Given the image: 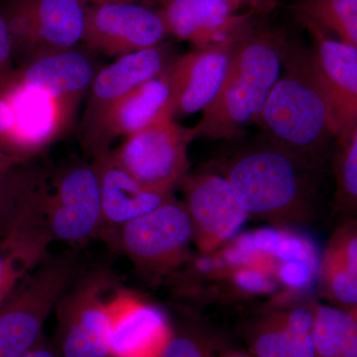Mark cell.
Instances as JSON below:
<instances>
[{
  "label": "cell",
  "mask_w": 357,
  "mask_h": 357,
  "mask_svg": "<svg viewBox=\"0 0 357 357\" xmlns=\"http://www.w3.org/2000/svg\"><path fill=\"white\" fill-rule=\"evenodd\" d=\"M44 215L53 241L81 244L100 234L102 201L93 164H70L49 176Z\"/></svg>",
  "instance_id": "cell-9"
},
{
  "label": "cell",
  "mask_w": 357,
  "mask_h": 357,
  "mask_svg": "<svg viewBox=\"0 0 357 357\" xmlns=\"http://www.w3.org/2000/svg\"><path fill=\"white\" fill-rule=\"evenodd\" d=\"M91 2V4L114 3V2H134L135 0H83Z\"/></svg>",
  "instance_id": "cell-34"
},
{
  "label": "cell",
  "mask_w": 357,
  "mask_h": 357,
  "mask_svg": "<svg viewBox=\"0 0 357 357\" xmlns=\"http://www.w3.org/2000/svg\"><path fill=\"white\" fill-rule=\"evenodd\" d=\"M245 337L255 357H314L312 303L262 312L246 326Z\"/></svg>",
  "instance_id": "cell-18"
},
{
  "label": "cell",
  "mask_w": 357,
  "mask_h": 357,
  "mask_svg": "<svg viewBox=\"0 0 357 357\" xmlns=\"http://www.w3.org/2000/svg\"><path fill=\"white\" fill-rule=\"evenodd\" d=\"M2 98L13 110V126L0 145L24 158L64 133L77 105L43 89L20 83H14Z\"/></svg>",
  "instance_id": "cell-13"
},
{
  "label": "cell",
  "mask_w": 357,
  "mask_h": 357,
  "mask_svg": "<svg viewBox=\"0 0 357 357\" xmlns=\"http://www.w3.org/2000/svg\"><path fill=\"white\" fill-rule=\"evenodd\" d=\"M105 237L150 279L168 278L192 256L191 220L174 197Z\"/></svg>",
  "instance_id": "cell-5"
},
{
  "label": "cell",
  "mask_w": 357,
  "mask_h": 357,
  "mask_svg": "<svg viewBox=\"0 0 357 357\" xmlns=\"http://www.w3.org/2000/svg\"><path fill=\"white\" fill-rule=\"evenodd\" d=\"M218 0H162L170 35L194 49L236 43L255 24L253 13Z\"/></svg>",
  "instance_id": "cell-16"
},
{
  "label": "cell",
  "mask_w": 357,
  "mask_h": 357,
  "mask_svg": "<svg viewBox=\"0 0 357 357\" xmlns=\"http://www.w3.org/2000/svg\"><path fill=\"white\" fill-rule=\"evenodd\" d=\"M26 160L27 158L20 156V155L0 150V195H1L2 190L6 184L7 178L10 176L14 168L22 162L26 161Z\"/></svg>",
  "instance_id": "cell-29"
},
{
  "label": "cell",
  "mask_w": 357,
  "mask_h": 357,
  "mask_svg": "<svg viewBox=\"0 0 357 357\" xmlns=\"http://www.w3.org/2000/svg\"><path fill=\"white\" fill-rule=\"evenodd\" d=\"M256 124L270 139L323 172L337 135L311 48L300 40L289 37L280 76Z\"/></svg>",
  "instance_id": "cell-2"
},
{
  "label": "cell",
  "mask_w": 357,
  "mask_h": 357,
  "mask_svg": "<svg viewBox=\"0 0 357 357\" xmlns=\"http://www.w3.org/2000/svg\"><path fill=\"white\" fill-rule=\"evenodd\" d=\"M95 76L91 61L82 52L72 49L42 56L21 66L14 83L43 89L77 105Z\"/></svg>",
  "instance_id": "cell-22"
},
{
  "label": "cell",
  "mask_w": 357,
  "mask_h": 357,
  "mask_svg": "<svg viewBox=\"0 0 357 357\" xmlns=\"http://www.w3.org/2000/svg\"><path fill=\"white\" fill-rule=\"evenodd\" d=\"M13 38L6 18L0 13V96L4 95L15 82Z\"/></svg>",
  "instance_id": "cell-28"
},
{
  "label": "cell",
  "mask_w": 357,
  "mask_h": 357,
  "mask_svg": "<svg viewBox=\"0 0 357 357\" xmlns=\"http://www.w3.org/2000/svg\"><path fill=\"white\" fill-rule=\"evenodd\" d=\"M170 35L160 10L134 2L86 6L83 43L109 57L153 48Z\"/></svg>",
  "instance_id": "cell-11"
},
{
  "label": "cell",
  "mask_w": 357,
  "mask_h": 357,
  "mask_svg": "<svg viewBox=\"0 0 357 357\" xmlns=\"http://www.w3.org/2000/svg\"><path fill=\"white\" fill-rule=\"evenodd\" d=\"M109 357H160L173 328L158 307L128 289L116 288L107 300Z\"/></svg>",
  "instance_id": "cell-15"
},
{
  "label": "cell",
  "mask_w": 357,
  "mask_h": 357,
  "mask_svg": "<svg viewBox=\"0 0 357 357\" xmlns=\"http://www.w3.org/2000/svg\"><path fill=\"white\" fill-rule=\"evenodd\" d=\"M2 15L13 38L14 56H23V65L72 50L83 41L86 18L83 0H14Z\"/></svg>",
  "instance_id": "cell-8"
},
{
  "label": "cell",
  "mask_w": 357,
  "mask_h": 357,
  "mask_svg": "<svg viewBox=\"0 0 357 357\" xmlns=\"http://www.w3.org/2000/svg\"><path fill=\"white\" fill-rule=\"evenodd\" d=\"M236 6L237 8H248L251 13H269L277 6V0H218Z\"/></svg>",
  "instance_id": "cell-30"
},
{
  "label": "cell",
  "mask_w": 357,
  "mask_h": 357,
  "mask_svg": "<svg viewBox=\"0 0 357 357\" xmlns=\"http://www.w3.org/2000/svg\"><path fill=\"white\" fill-rule=\"evenodd\" d=\"M93 165L100 183L105 236L173 197L140 184L117 163L112 149L96 156Z\"/></svg>",
  "instance_id": "cell-20"
},
{
  "label": "cell",
  "mask_w": 357,
  "mask_h": 357,
  "mask_svg": "<svg viewBox=\"0 0 357 357\" xmlns=\"http://www.w3.org/2000/svg\"><path fill=\"white\" fill-rule=\"evenodd\" d=\"M21 357H63V356L53 340L44 337L36 347H33L31 351Z\"/></svg>",
  "instance_id": "cell-31"
},
{
  "label": "cell",
  "mask_w": 357,
  "mask_h": 357,
  "mask_svg": "<svg viewBox=\"0 0 357 357\" xmlns=\"http://www.w3.org/2000/svg\"><path fill=\"white\" fill-rule=\"evenodd\" d=\"M191 128L167 115L151 126L131 134L115 150V160L140 184L172 194L190 172L188 147Z\"/></svg>",
  "instance_id": "cell-7"
},
{
  "label": "cell",
  "mask_w": 357,
  "mask_h": 357,
  "mask_svg": "<svg viewBox=\"0 0 357 357\" xmlns=\"http://www.w3.org/2000/svg\"><path fill=\"white\" fill-rule=\"evenodd\" d=\"M236 43L192 49L176 57L166 73L175 121L202 112L213 102Z\"/></svg>",
  "instance_id": "cell-17"
},
{
  "label": "cell",
  "mask_w": 357,
  "mask_h": 357,
  "mask_svg": "<svg viewBox=\"0 0 357 357\" xmlns=\"http://www.w3.org/2000/svg\"><path fill=\"white\" fill-rule=\"evenodd\" d=\"M211 162L231 185L249 217L277 227H304L318 211L321 173L261 132L246 134Z\"/></svg>",
  "instance_id": "cell-1"
},
{
  "label": "cell",
  "mask_w": 357,
  "mask_h": 357,
  "mask_svg": "<svg viewBox=\"0 0 357 357\" xmlns=\"http://www.w3.org/2000/svg\"><path fill=\"white\" fill-rule=\"evenodd\" d=\"M220 354L208 333L192 323L173 328L172 337L160 357H218Z\"/></svg>",
  "instance_id": "cell-26"
},
{
  "label": "cell",
  "mask_w": 357,
  "mask_h": 357,
  "mask_svg": "<svg viewBox=\"0 0 357 357\" xmlns=\"http://www.w3.org/2000/svg\"><path fill=\"white\" fill-rule=\"evenodd\" d=\"M323 259L335 263L357 277V218H342L333 230Z\"/></svg>",
  "instance_id": "cell-27"
},
{
  "label": "cell",
  "mask_w": 357,
  "mask_h": 357,
  "mask_svg": "<svg viewBox=\"0 0 357 357\" xmlns=\"http://www.w3.org/2000/svg\"><path fill=\"white\" fill-rule=\"evenodd\" d=\"M314 357H357V307L312 303Z\"/></svg>",
  "instance_id": "cell-23"
},
{
  "label": "cell",
  "mask_w": 357,
  "mask_h": 357,
  "mask_svg": "<svg viewBox=\"0 0 357 357\" xmlns=\"http://www.w3.org/2000/svg\"><path fill=\"white\" fill-rule=\"evenodd\" d=\"M333 204L342 218H357V124L333 158Z\"/></svg>",
  "instance_id": "cell-25"
},
{
  "label": "cell",
  "mask_w": 357,
  "mask_h": 357,
  "mask_svg": "<svg viewBox=\"0 0 357 357\" xmlns=\"http://www.w3.org/2000/svg\"><path fill=\"white\" fill-rule=\"evenodd\" d=\"M290 37L280 28L255 24L234 46L220 91L191 128L192 139L231 140L246 134L280 76Z\"/></svg>",
  "instance_id": "cell-3"
},
{
  "label": "cell",
  "mask_w": 357,
  "mask_h": 357,
  "mask_svg": "<svg viewBox=\"0 0 357 357\" xmlns=\"http://www.w3.org/2000/svg\"><path fill=\"white\" fill-rule=\"evenodd\" d=\"M172 52L164 43L121 56L96 74L89 88L83 121V144L88 150L110 107L145 82L162 76L172 65Z\"/></svg>",
  "instance_id": "cell-14"
},
{
  "label": "cell",
  "mask_w": 357,
  "mask_h": 357,
  "mask_svg": "<svg viewBox=\"0 0 357 357\" xmlns=\"http://www.w3.org/2000/svg\"><path fill=\"white\" fill-rule=\"evenodd\" d=\"M73 249L47 255L0 307V357H21L43 340L44 326L79 273Z\"/></svg>",
  "instance_id": "cell-4"
},
{
  "label": "cell",
  "mask_w": 357,
  "mask_h": 357,
  "mask_svg": "<svg viewBox=\"0 0 357 357\" xmlns=\"http://www.w3.org/2000/svg\"><path fill=\"white\" fill-rule=\"evenodd\" d=\"M116 286L107 268L79 271L56 307L53 342L63 357H109L107 300Z\"/></svg>",
  "instance_id": "cell-6"
},
{
  "label": "cell",
  "mask_w": 357,
  "mask_h": 357,
  "mask_svg": "<svg viewBox=\"0 0 357 357\" xmlns=\"http://www.w3.org/2000/svg\"><path fill=\"white\" fill-rule=\"evenodd\" d=\"M53 239L41 215L21 218L0 237V307L45 256Z\"/></svg>",
  "instance_id": "cell-21"
},
{
  "label": "cell",
  "mask_w": 357,
  "mask_h": 357,
  "mask_svg": "<svg viewBox=\"0 0 357 357\" xmlns=\"http://www.w3.org/2000/svg\"><path fill=\"white\" fill-rule=\"evenodd\" d=\"M298 20L309 33L312 60L330 103L337 146L357 124V49L311 20Z\"/></svg>",
  "instance_id": "cell-12"
},
{
  "label": "cell",
  "mask_w": 357,
  "mask_h": 357,
  "mask_svg": "<svg viewBox=\"0 0 357 357\" xmlns=\"http://www.w3.org/2000/svg\"><path fill=\"white\" fill-rule=\"evenodd\" d=\"M13 126V110L8 102L0 96V144L6 137Z\"/></svg>",
  "instance_id": "cell-32"
},
{
  "label": "cell",
  "mask_w": 357,
  "mask_h": 357,
  "mask_svg": "<svg viewBox=\"0 0 357 357\" xmlns=\"http://www.w3.org/2000/svg\"><path fill=\"white\" fill-rule=\"evenodd\" d=\"M218 357H255L249 352H243L238 351H229L222 352Z\"/></svg>",
  "instance_id": "cell-33"
},
{
  "label": "cell",
  "mask_w": 357,
  "mask_h": 357,
  "mask_svg": "<svg viewBox=\"0 0 357 357\" xmlns=\"http://www.w3.org/2000/svg\"><path fill=\"white\" fill-rule=\"evenodd\" d=\"M183 204L202 255L217 252L249 218L227 178L211 165L188 173L181 182Z\"/></svg>",
  "instance_id": "cell-10"
},
{
  "label": "cell",
  "mask_w": 357,
  "mask_h": 357,
  "mask_svg": "<svg viewBox=\"0 0 357 357\" xmlns=\"http://www.w3.org/2000/svg\"><path fill=\"white\" fill-rule=\"evenodd\" d=\"M166 73L140 84L110 107L86 150L88 153L95 158L109 150L110 144L117 138L128 137L167 115L173 116Z\"/></svg>",
  "instance_id": "cell-19"
},
{
  "label": "cell",
  "mask_w": 357,
  "mask_h": 357,
  "mask_svg": "<svg viewBox=\"0 0 357 357\" xmlns=\"http://www.w3.org/2000/svg\"><path fill=\"white\" fill-rule=\"evenodd\" d=\"M293 9L357 49V0H300Z\"/></svg>",
  "instance_id": "cell-24"
}]
</instances>
